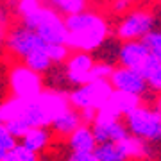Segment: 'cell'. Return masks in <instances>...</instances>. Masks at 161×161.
Returning a JSON list of instances; mask_svg holds the SVG:
<instances>
[{
  "instance_id": "2",
  "label": "cell",
  "mask_w": 161,
  "mask_h": 161,
  "mask_svg": "<svg viewBox=\"0 0 161 161\" xmlns=\"http://www.w3.org/2000/svg\"><path fill=\"white\" fill-rule=\"evenodd\" d=\"M22 23L27 25L29 29L36 31L47 43H66L68 41L64 16L48 6L41 4L32 13L22 16Z\"/></svg>"
},
{
  "instance_id": "3",
  "label": "cell",
  "mask_w": 161,
  "mask_h": 161,
  "mask_svg": "<svg viewBox=\"0 0 161 161\" xmlns=\"http://www.w3.org/2000/svg\"><path fill=\"white\" fill-rule=\"evenodd\" d=\"M115 88L111 86L109 79H93L90 82H84L68 93L70 106L75 109H100L106 106L113 95Z\"/></svg>"
},
{
  "instance_id": "26",
  "label": "cell",
  "mask_w": 161,
  "mask_h": 161,
  "mask_svg": "<svg viewBox=\"0 0 161 161\" xmlns=\"http://www.w3.org/2000/svg\"><path fill=\"white\" fill-rule=\"evenodd\" d=\"M68 161H98L95 150H72Z\"/></svg>"
},
{
  "instance_id": "22",
  "label": "cell",
  "mask_w": 161,
  "mask_h": 161,
  "mask_svg": "<svg viewBox=\"0 0 161 161\" xmlns=\"http://www.w3.org/2000/svg\"><path fill=\"white\" fill-rule=\"evenodd\" d=\"M9 154L16 161H38V152L31 150L29 147H25L23 143H18L13 150H9Z\"/></svg>"
},
{
  "instance_id": "18",
  "label": "cell",
  "mask_w": 161,
  "mask_h": 161,
  "mask_svg": "<svg viewBox=\"0 0 161 161\" xmlns=\"http://www.w3.org/2000/svg\"><path fill=\"white\" fill-rule=\"evenodd\" d=\"M23 63L27 64L29 68H32L34 72H38V74H45V72H48V70L52 68L54 61H52L50 56L47 54L45 48H38V50L31 52L27 58H23Z\"/></svg>"
},
{
  "instance_id": "25",
  "label": "cell",
  "mask_w": 161,
  "mask_h": 161,
  "mask_svg": "<svg viewBox=\"0 0 161 161\" xmlns=\"http://www.w3.org/2000/svg\"><path fill=\"white\" fill-rule=\"evenodd\" d=\"M40 6H41V0H18L16 13L20 16H25V14L32 13L34 9H38Z\"/></svg>"
},
{
  "instance_id": "7",
  "label": "cell",
  "mask_w": 161,
  "mask_h": 161,
  "mask_svg": "<svg viewBox=\"0 0 161 161\" xmlns=\"http://www.w3.org/2000/svg\"><path fill=\"white\" fill-rule=\"evenodd\" d=\"M47 41L41 38L36 31L29 29L27 25H18L13 27L7 32V40H6V47L7 50L11 52L13 56L16 58H27L31 52L38 50V48H45Z\"/></svg>"
},
{
  "instance_id": "21",
  "label": "cell",
  "mask_w": 161,
  "mask_h": 161,
  "mask_svg": "<svg viewBox=\"0 0 161 161\" xmlns=\"http://www.w3.org/2000/svg\"><path fill=\"white\" fill-rule=\"evenodd\" d=\"M143 41H145V45L149 47L150 54H152L156 59L161 61V29L154 27V29L143 38Z\"/></svg>"
},
{
  "instance_id": "11",
  "label": "cell",
  "mask_w": 161,
  "mask_h": 161,
  "mask_svg": "<svg viewBox=\"0 0 161 161\" xmlns=\"http://www.w3.org/2000/svg\"><path fill=\"white\" fill-rule=\"evenodd\" d=\"M152 54H150L149 47L145 45L143 40H127L122 41L120 50H118V63L120 66L138 70L140 74L143 72L147 63L150 61Z\"/></svg>"
},
{
  "instance_id": "9",
  "label": "cell",
  "mask_w": 161,
  "mask_h": 161,
  "mask_svg": "<svg viewBox=\"0 0 161 161\" xmlns=\"http://www.w3.org/2000/svg\"><path fill=\"white\" fill-rule=\"evenodd\" d=\"M93 134L97 138V143H116V142H122L125 140L131 132L127 129L125 122H122L120 118H115V116H108L102 115L97 111V116L92 124Z\"/></svg>"
},
{
  "instance_id": "5",
  "label": "cell",
  "mask_w": 161,
  "mask_h": 161,
  "mask_svg": "<svg viewBox=\"0 0 161 161\" xmlns=\"http://www.w3.org/2000/svg\"><path fill=\"white\" fill-rule=\"evenodd\" d=\"M156 27V14L145 9H134L118 20L116 23V38L120 41L127 40H143Z\"/></svg>"
},
{
  "instance_id": "31",
  "label": "cell",
  "mask_w": 161,
  "mask_h": 161,
  "mask_svg": "<svg viewBox=\"0 0 161 161\" xmlns=\"http://www.w3.org/2000/svg\"><path fill=\"white\" fill-rule=\"evenodd\" d=\"M14 161H16V159H14Z\"/></svg>"
},
{
  "instance_id": "30",
  "label": "cell",
  "mask_w": 161,
  "mask_h": 161,
  "mask_svg": "<svg viewBox=\"0 0 161 161\" xmlns=\"http://www.w3.org/2000/svg\"><path fill=\"white\" fill-rule=\"evenodd\" d=\"M158 109L161 111V98H159V100H158Z\"/></svg>"
},
{
  "instance_id": "4",
  "label": "cell",
  "mask_w": 161,
  "mask_h": 161,
  "mask_svg": "<svg viewBox=\"0 0 161 161\" xmlns=\"http://www.w3.org/2000/svg\"><path fill=\"white\" fill-rule=\"evenodd\" d=\"M125 118V125L132 136L145 142H161V111L140 104Z\"/></svg>"
},
{
  "instance_id": "23",
  "label": "cell",
  "mask_w": 161,
  "mask_h": 161,
  "mask_svg": "<svg viewBox=\"0 0 161 161\" xmlns=\"http://www.w3.org/2000/svg\"><path fill=\"white\" fill-rule=\"evenodd\" d=\"M16 140L18 138L13 134L11 131H9V129H7L6 124H2V122H0V147H2V149H6L7 152H9V150H13L18 145Z\"/></svg>"
},
{
  "instance_id": "12",
  "label": "cell",
  "mask_w": 161,
  "mask_h": 161,
  "mask_svg": "<svg viewBox=\"0 0 161 161\" xmlns=\"http://www.w3.org/2000/svg\"><path fill=\"white\" fill-rule=\"evenodd\" d=\"M140 104H142V97L132 95V93H125V92L115 90L113 95L109 97V100L106 102V106L98 109V113L108 115V116H115V118H120V116H127L132 109H136Z\"/></svg>"
},
{
  "instance_id": "16",
  "label": "cell",
  "mask_w": 161,
  "mask_h": 161,
  "mask_svg": "<svg viewBox=\"0 0 161 161\" xmlns=\"http://www.w3.org/2000/svg\"><path fill=\"white\" fill-rule=\"evenodd\" d=\"M22 143L34 152H41L50 143V132L47 127H31L22 138Z\"/></svg>"
},
{
  "instance_id": "19",
  "label": "cell",
  "mask_w": 161,
  "mask_h": 161,
  "mask_svg": "<svg viewBox=\"0 0 161 161\" xmlns=\"http://www.w3.org/2000/svg\"><path fill=\"white\" fill-rule=\"evenodd\" d=\"M47 6L52 7L54 11H58L59 14H63L64 18L75 13L84 11L88 7V0H45Z\"/></svg>"
},
{
  "instance_id": "20",
  "label": "cell",
  "mask_w": 161,
  "mask_h": 161,
  "mask_svg": "<svg viewBox=\"0 0 161 161\" xmlns=\"http://www.w3.org/2000/svg\"><path fill=\"white\" fill-rule=\"evenodd\" d=\"M142 74H143V77L147 79L150 90L161 93V61L159 59H156L154 56H152Z\"/></svg>"
},
{
  "instance_id": "17",
  "label": "cell",
  "mask_w": 161,
  "mask_h": 161,
  "mask_svg": "<svg viewBox=\"0 0 161 161\" xmlns=\"http://www.w3.org/2000/svg\"><path fill=\"white\" fill-rule=\"evenodd\" d=\"M23 106H25V98L13 95L11 98H7L6 102L0 104V122L7 124L9 120L20 118L23 113Z\"/></svg>"
},
{
  "instance_id": "8",
  "label": "cell",
  "mask_w": 161,
  "mask_h": 161,
  "mask_svg": "<svg viewBox=\"0 0 161 161\" xmlns=\"http://www.w3.org/2000/svg\"><path fill=\"white\" fill-rule=\"evenodd\" d=\"M64 63H66V66H64L66 80L75 84V86H80V84L92 80V72H93V66H95L97 61H95V58L90 52L74 50Z\"/></svg>"
},
{
  "instance_id": "13",
  "label": "cell",
  "mask_w": 161,
  "mask_h": 161,
  "mask_svg": "<svg viewBox=\"0 0 161 161\" xmlns=\"http://www.w3.org/2000/svg\"><path fill=\"white\" fill-rule=\"evenodd\" d=\"M80 124H84V122H82V116H80V111L70 106L66 111H63L59 116L54 118L50 127L54 129L56 134H59V136H70Z\"/></svg>"
},
{
  "instance_id": "14",
  "label": "cell",
  "mask_w": 161,
  "mask_h": 161,
  "mask_svg": "<svg viewBox=\"0 0 161 161\" xmlns=\"http://www.w3.org/2000/svg\"><path fill=\"white\" fill-rule=\"evenodd\" d=\"M97 145V138L90 124H80L68 136V147L72 150H95Z\"/></svg>"
},
{
  "instance_id": "1",
  "label": "cell",
  "mask_w": 161,
  "mask_h": 161,
  "mask_svg": "<svg viewBox=\"0 0 161 161\" xmlns=\"http://www.w3.org/2000/svg\"><path fill=\"white\" fill-rule=\"evenodd\" d=\"M64 23H66V31H68L66 45L72 50H97L108 40V34H109L108 20L102 14L95 11H88V9L66 16Z\"/></svg>"
},
{
  "instance_id": "6",
  "label": "cell",
  "mask_w": 161,
  "mask_h": 161,
  "mask_svg": "<svg viewBox=\"0 0 161 161\" xmlns=\"http://www.w3.org/2000/svg\"><path fill=\"white\" fill-rule=\"evenodd\" d=\"M9 88L13 95L22 98H34L43 92L41 74L34 72L27 64H14L9 70Z\"/></svg>"
},
{
  "instance_id": "15",
  "label": "cell",
  "mask_w": 161,
  "mask_h": 161,
  "mask_svg": "<svg viewBox=\"0 0 161 161\" xmlns=\"http://www.w3.org/2000/svg\"><path fill=\"white\" fill-rule=\"evenodd\" d=\"M98 161H129V154H127L125 147L122 142H109V143H98L95 149Z\"/></svg>"
},
{
  "instance_id": "27",
  "label": "cell",
  "mask_w": 161,
  "mask_h": 161,
  "mask_svg": "<svg viewBox=\"0 0 161 161\" xmlns=\"http://www.w3.org/2000/svg\"><path fill=\"white\" fill-rule=\"evenodd\" d=\"M7 40V32H6V23H0V48L6 45Z\"/></svg>"
},
{
  "instance_id": "28",
  "label": "cell",
  "mask_w": 161,
  "mask_h": 161,
  "mask_svg": "<svg viewBox=\"0 0 161 161\" xmlns=\"http://www.w3.org/2000/svg\"><path fill=\"white\" fill-rule=\"evenodd\" d=\"M6 156H7V150H6V149H2V147H0V161L4 159Z\"/></svg>"
},
{
  "instance_id": "24",
  "label": "cell",
  "mask_w": 161,
  "mask_h": 161,
  "mask_svg": "<svg viewBox=\"0 0 161 161\" xmlns=\"http://www.w3.org/2000/svg\"><path fill=\"white\" fill-rule=\"evenodd\" d=\"M6 125H7V129H9V131H11L18 140H22L23 136H25V132L31 129V125L23 120V118H14V120H9Z\"/></svg>"
},
{
  "instance_id": "10",
  "label": "cell",
  "mask_w": 161,
  "mask_h": 161,
  "mask_svg": "<svg viewBox=\"0 0 161 161\" xmlns=\"http://www.w3.org/2000/svg\"><path fill=\"white\" fill-rule=\"evenodd\" d=\"M109 82L118 92L132 93L138 97H143L149 90V82L143 77V74H140L138 70L127 68V66H118L113 70V74L109 75Z\"/></svg>"
},
{
  "instance_id": "29",
  "label": "cell",
  "mask_w": 161,
  "mask_h": 161,
  "mask_svg": "<svg viewBox=\"0 0 161 161\" xmlns=\"http://www.w3.org/2000/svg\"><path fill=\"white\" fill-rule=\"evenodd\" d=\"M2 161H14V158H13V156L9 154V152H7V156H6V158H4Z\"/></svg>"
}]
</instances>
